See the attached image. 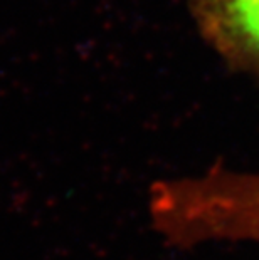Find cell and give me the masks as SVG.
Returning a JSON list of instances; mask_svg holds the SVG:
<instances>
[{
    "label": "cell",
    "instance_id": "obj_2",
    "mask_svg": "<svg viewBox=\"0 0 259 260\" xmlns=\"http://www.w3.org/2000/svg\"><path fill=\"white\" fill-rule=\"evenodd\" d=\"M189 7L204 42L259 82V0H190Z\"/></svg>",
    "mask_w": 259,
    "mask_h": 260
},
{
    "label": "cell",
    "instance_id": "obj_1",
    "mask_svg": "<svg viewBox=\"0 0 259 260\" xmlns=\"http://www.w3.org/2000/svg\"><path fill=\"white\" fill-rule=\"evenodd\" d=\"M153 229L170 245H259V171L214 165L200 175L160 180L148 191Z\"/></svg>",
    "mask_w": 259,
    "mask_h": 260
}]
</instances>
